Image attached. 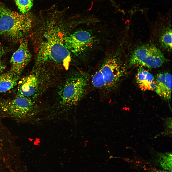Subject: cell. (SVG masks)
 Returning <instances> with one entry per match:
<instances>
[{
    "label": "cell",
    "instance_id": "1",
    "mask_svg": "<svg viewBox=\"0 0 172 172\" xmlns=\"http://www.w3.org/2000/svg\"><path fill=\"white\" fill-rule=\"evenodd\" d=\"M49 21L43 26V29L39 37L36 50V63L39 64H54L65 66L71 60L70 53L64 43L67 33L66 23Z\"/></svg>",
    "mask_w": 172,
    "mask_h": 172
},
{
    "label": "cell",
    "instance_id": "2",
    "mask_svg": "<svg viewBox=\"0 0 172 172\" xmlns=\"http://www.w3.org/2000/svg\"><path fill=\"white\" fill-rule=\"evenodd\" d=\"M126 71L124 65L118 57L113 54L108 55L90 73L87 93L97 90L101 100L108 98L119 87Z\"/></svg>",
    "mask_w": 172,
    "mask_h": 172
},
{
    "label": "cell",
    "instance_id": "3",
    "mask_svg": "<svg viewBox=\"0 0 172 172\" xmlns=\"http://www.w3.org/2000/svg\"><path fill=\"white\" fill-rule=\"evenodd\" d=\"M32 23L31 13L13 11L0 3V35L11 41H21L30 30Z\"/></svg>",
    "mask_w": 172,
    "mask_h": 172
},
{
    "label": "cell",
    "instance_id": "4",
    "mask_svg": "<svg viewBox=\"0 0 172 172\" xmlns=\"http://www.w3.org/2000/svg\"><path fill=\"white\" fill-rule=\"evenodd\" d=\"M90 73L81 70L73 71L59 86L58 92L59 105L70 107L76 105L87 94Z\"/></svg>",
    "mask_w": 172,
    "mask_h": 172
},
{
    "label": "cell",
    "instance_id": "5",
    "mask_svg": "<svg viewBox=\"0 0 172 172\" xmlns=\"http://www.w3.org/2000/svg\"><path fill=\"white\" fill-rule=\"evenodd\" d=\"M54 75L47 65L35 66L32 72L19 81L17 95L34 100L52 84Z\"/></svg>",
    "mask_w": 172,
    "mask_h": 172
},
{
    "label": "cell",
    "instance_id": "6",
    "mask_svg": "<svg viewBox=\"0 0 172 172\" xmlns=\"http://www.w3.org/2000/svg\"><path fill=\"white\" fill-rule=\"evenodd\" d=\"M35 105L34 100L17 95L11 99H0V117L25 119L33 115Z\"/></svg>",
    "mask_w": 172,
    "mask_h": 172
},
{
    "label": "cell",
    "instance_id": "7",
    "mask_svg": "<svg viewBox=\"0 0 172 172\" xmlns=\"http://www.w3.org/2000/svg\"><path fill=\"white\" fill-rule=\"evenodd\" d=\"M167 60L160 50L153 44L143 45L136 48L130 56L131 66L140 65L149 68L159 67Z\"/></svg>",
    "mask_w": 172,
    "mask_h": 172
},
{
    "label": "cell",
    "instance_id": "8",
    "mask_svg": "<svg viewBox=\"0 0 172 172\" xmlns=\"http://www.w3.org/2000/svg\"><path fill=\"white\" fill-rule=\"evenodd\" d=\"M94 40V37L90 32L81 29L68 35L64 43L65 48L70 53L78 55L88 50Z\"/></svg>",
    "mask_w": 172,
    "mask_h": 172
},
{
    "label": "cell",
    "instance_id": "9",
    "mask_svg": "<svg viewBox=\"0 0 172 172\" xmlns=\"http://www.w3.org/2000/svg\"><path fill=\"white\" fill-rule=\"evenodd\" d=\"M31 58L29 50L27 40L22 39L17 50L13 53L10 62L11 64L10 69L20 76Z\"/></svg>",
    "mask_w": 172,
    "mask_h": 172
},
{
    "label": "cell",
    "instance_id": "10",
    "mask_svg": "<svg viewBox=\"0 0 172 172\" xmlns=\"http://www.w3.org/2000/svg\"><path fill=\"white\" fill-rule=\"evenodd\" d=\"M172 75L166 72L158 74L155 79L156 93L166 100L171 99L172 90Z\"/></svg>",
    "mask_w": 172,
    "mask_h": 172
},
{
    "label": "cell",
    "instance_id": "11",
    "mask_svg": "<svg viewBox=\"0 0 172 172\" xmlns=\"http://www.w3.org/2000/svg\"><path fill=\"white\" fill-rule=\"evenodd\" d=\"M135 79L138 86L142 90L155 91L156 84L154 76L142 66H140L138 68Z\"/></svg>",
    "mask_w": 172,
    "mask_h": 172
},
{
    "label": "cell",
    "instance_id": "12",
    "mask_svg": "<svg viewBox=\"0 0 172 172\" xmlns=\"http://www.w3.org/2000/svg\"><path fill=\"white\" fill-rule=\"evenodd\" d=\"M19 76L10 70L0 75V93L6 92L17 85Z\"/></svg>",
    "mask_w": 172,
    "mask_h": 172
},
{
    "label": "cell",
    "instance_id": "13",
    "mask_svg": "<svg viewBox=\"0 0 172 172\" xmlns=\"http://www.w3.org/2000/svg\"><path fill=\"white\" fill-rule=\"evenodd\" d=\"M172 155L167 153L160 155L155 161V164L164 170L172 172Z\"/></svg>",
    "mask_w": 172,
    "mask_h": 172
},
{
    "label": "cell",
    "instance_id": "14",
    "mask_svg": "<svg viewBox=\"0 0 172 172\" xmlns=\"http://www.w3.org/2000/svg\"><path fill=\"white\" fill-rule=\"evenodd\" d=\"M172 30L168 28L162 33L159 39L161 46L165 49L171 51L172 49Z\"/></svg>",
    "mask_w": 172,
    "mask_h": 172
},
{
    "label": "cell",
    "instance_id": "15",
    "mask_svg": "<svg viewBox=\"0 0 172 172\" xmlns=\"http://www.w3.org/2000/svg\"><path fill=\"white\" fill-rule=\"evenodd\" d=\"M16 4L21 13L28 12L33 4V0H15Z\"/></svg>",
    "mask_w": 172,
    "mask_h": 172
},
{
    "label": "cell",
    "instance_id": "16",
    "mask_svg": "<svg viewBox=\"0 0 172 172\" xmlns=\"http://www.w3.org/2000/svg\"><path fill=\"white\" fill-rule=\"evenodd\" d=\"M5 68V65L3 63L0 61V75L4 72Z\"/></svg>",
    "mask_w": 172,
    "mask_h": 172
},
{
    "label": "cell",
    "instance_id": "17",
    "mask_svg": "<svg viewBox=\"0 0 172 172\" xmlns=\"http://www.w3.org/2000/svg\"><path fill=\"white\" fill-rule=\"evenodd\" d=\"M5 50L4 47L0 45V60L5 53Z\"/></svg>",
    "mask_w": 172,
    "mask_h": 172
},
{
    "label": "cell",
    "instance_id": "18",
    "mask_svg": "<svg viewBox=\"0 0 172 172\" xmlns=\"http://www.w3.org/2000/svg\"><path fill=\"white\" fill-rule=\"evenodd\" d=\"M151 170V171L152 172H172L168 170H164L163 169H158L154 168H152Z\"/></svg>",
    "mask_w": 172,
    "mask_h": 172
},
{
    "label": "cell",
    "instance_id": "19",
    "mask_svg": "<svg viewBox=\"0 0 172 172\" xmlns=\"http://www.w3.org/2000/svg\"><path fill=\"white\" fill-rule=\"evenodd\" d=\"M136 7H134L132 8L131 10V11L133 12L135 11L136 10Z\"/></svg>",
    "mask_w": 172,
    "mask_h": 172
},
{
    "label": "cell",
    "instance_id": "20",
    "mask_svg": "<svg viewBox=\"0 0 172 172\" xmlns=\"http://www.w3.org/2000/svg\"><path fill=\"white\" fill-rule=\"evenodd\" d=\"M94 1H103L104 0H93Z\"/></svg>",
    "mask_w": 172,
    "mask_h": 172
}]
</instances>
